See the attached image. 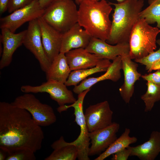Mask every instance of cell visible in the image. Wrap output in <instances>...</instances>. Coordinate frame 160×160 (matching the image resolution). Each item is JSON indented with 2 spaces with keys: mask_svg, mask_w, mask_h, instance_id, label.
<instances>
[{
  "mask_svg": "<svg viewBox=\"0 0 160 160\" xmlns=\"http://www.w3.org/2000/svg\"><path fill=\"white\" fill-rule=\"evenodd\" d=\"M44 138L41 127L27 111L0 102V148L8 154L22 149L35 153L41 148Z\"/></svg>",
  "mask_w": 160,
  "mask_h": 160,
  "instance_id": "obj_1",
  "label": "cell"
},
{
  "mask_svg": "<svg viewBox=\"0 0 160 160\" xmlns=\"http://www.w3.org/2000/svg\"><path fill=\"white\" fill-rule=\"evenodd\" d=\"M79 5V24L91 37L107 41L111 26V5L106 0H83Z\"/></svg>",
  "mask_w": 160,
  "mask_h": 160,
  "instance_id": "obj_2",
  "label": "cell"
},
{
  "mask_svg": "<svg viewBox=\"0 0 160 160\" xmlns=\"http://www.w3.org/2000/svg\"><path fill=\"white\" fill-rule=\"evenodd\" d=\"M115 7L109 36L106 42L115 45L129 42L131 32L139 18L144 0H127L121 3L109 2Z\"/></svg>",
  "mask_w": 160,
  "mask_h": 160,
  "instance_id": "obj_3",
  "label": "cell"
},
{
  "mask_svg": "<svg viewBox=\"0 0 160 160\" xmlns=\"http://www.w3.org/2000/svg\"><path fill=\"white\" fill-rule=\"evenodd\" d=\"M160 29L150 25L145 20L139 18L129 37V55L132 59L143 58L154 51L157 48L156 37Z\"/></svg>",
  "mask_w": 160,
  "mask_h": 160,
  "instance_id": "obj_4",
  "label": "cell"
},
{
  "mask_svg": "<svg viewBox=\"0 0 160 160\" xmlns=\"http://www.w3.org/2000/svg\"><path fill=\"white\" fill-rule=\"evenodd\" d=\"M41 18L63 33L78 22V9L73 0H57L44 9Z\"/></svg>",
  "mask_w": 160,
  "mask_h": 160,
  "instance_id": "obj_5",
  "label": "cell"
},
{
  "mask_svg": "<svg viewBox=\"0 0 160 160\" xmlns=\"http://www.w3.org/2000/svg\"><path fill=\"white\" fill-rule=\"evenodd\" d=\"M11 103L14 106L27 111L36 123L41 127L49 126L57 121L52 106L41 103L31 93H25L17 96Z\"/></svg>",
  "mask_w": 160,
  "mask_h": 160,
  "instance_id": "obj_6",
  "label": "cell"
},
{
  "mask_svg": "<svg viewBox=\"0 0 160 160\" xmlns=\"http://www.w3.org/2000/svg\"><path fill=\"white\" fill-rule=\"evenodd\" d=\"M90 89H87L78 94L77 99L74 103L69 105H65L59 106L57 109V111L61 113L70 107L74 108L75 121L80 127V132L77 138L70 143L77 147L78 151L77 159L79 160H90L88 152L90 139L83 112V104L86 95Z\"/></svg>",
  "mask_w": 160,
  "mask_h": 160,
  "instance_id": "obj_7",
  "label": "cell"
},
{
  "mask_svg": "<svg viewBox=\"0 0 160 160\" xmlns=\"http://www.w3.org/2000/svg\"><path fill=\"white\" fill-rule=\"evenodd\" d=\"M67 87L65 84L49 80L38 86L23 85L20 89L25 93H47L61 107L67 104H72L76 100L72 92Z\"/></svg>",
  "mask_w": 160,
  "mask_h": 160,
  "instance_id": "obj_8",
  "label": "cell"
},
{
  "mask_svg": "<svg viewBox=\"0 0 160 160\" xmlns=\"http://www.w3.org/2000/svg\"><path fill=\"white\" fill-rule=\"evenodd\" d=\"M44 10L41 7L39 0H33L25 7L1 18L0 28H6L15 33L25 23L41 17Z\"/></svg>",
  "mask_w": 160,
  "mask_h": 160,
  "instance_id": "obj_9",
  "label": "cell"
},
{
  "mask_svg": "<svg viewBox=\"0 0 160 160\" xmlns=\"http://www.w3.org/2000/svg\"><path fill=\"white\" fill-rule=\"evenodd\" d=\"M23 44L38 60L42 70L47 73L51 63L47 58L43 47L38 19L29 22Z\"/></svg>",
  "mask_w": 160,
  "mask_h": 160,
  "instance_id": "obj_10",
  "label": "cell"
},
{
  "mask_svg": "<svg viewBox=\"0 0 160 160\" xmlns=\"http://www.w3.org/2000/svg\"><path fill=\"white\" fill-rule=\"evenodd\" d=\"M113 112L106 100L89 105L86 108L84 113L89 132L110 125L113 123Z\"/></svg>",
  "mask_w": 160,
  "mask_h": 160,
  "instance_id": "obj_11",
  "label": "cell"
},
{
  "mask_svg": "<svg viewBox=\"0 0 160 160\" xmlns=\"http://www.w3.org/2000/svg\"><path fill=\"white\" fill-rule=\"evenodd\" d=\"M119 127V124L113 122L105 128L89 132L91 145L89 156L100 155L105 151L117 139L116 134Z\"/></svg>",
  "mask_w": 160,
  "mask_h": 160,
  "instance_id": "obj_12",
  "label": "cell"
},
{
  "mask_svg": "<svg viewBox=\"0 0 160 160\" xmlns=\"http://www.w3.org/2000/svg\"><path fill=\"white\" fill-rule=\"evenodd\" d=\"M89 52L95 54L102 59L113 60L118 56L129 53V43L110 44L106 41L91 37L90 42L85 48Z\"/></svg>",
  "mask_w": 160,
  "mask_h": 160,
  "instance_id": "obj_13",
  "label": "cell"
},
{
  "mask_svg": "<svg viewBox=\"0 0 160 160\" xmlns=\"http://www.w3.org/2000/svg\"><path fill=\"white\" fill-rule=\"evenodd\" d=\"M121 57L124 78L119 92L123 100L126 103H128L134 92L135 84L142 75L137 71L138 64L132 60L129 53L124 54Z\"/></svg>",
  "mask_w": 160,
  "mask_h": 160,
  "instance_id": "obj_14",
  "label": "cell"
},
{
  "mask_svg": "<svg viewBox=\"0 0 160 160\" xmlns=\"http://www.w3.org/2000/svg\"><path fill=\"white\" fill-rule=\"evenodd\" d=\"M38 20L43 47L47 58L51 63L60 52L62 33L49 24L41 17Z\"/></svg>",
  "mask_w": 160,
  "mask_h": 160,
  "instance_id": "obj_15",
  "label": "cell"
},
{
  "mask_svg": "<svg viewBox=\"0 0 160 160\" xmlns=\"http://www.w3.org/2000/svg\"><path fill=\"white\" fill-rule=\"evenodd\" d=\"M1 29L0 41L2 44L3 51L0 61V69H2L9 66L14 53L23 44L26 30L15 33L6 28Z\"/></svg>",
  "mask_w": 160,
  "mask_h": 160,
  "instance_id": "obj_16",
  "label": "cell"
},
{
  "mask_svg": "<svg viewBox=\"0 0 160 160\" xmlns=\"http://www.w3.org/2000/svg\"><path fill=\"white\" fill-rule=\"evenodd\" d=\"M91 37L78 23L62 33L60 52L66 53L73 49L85 48Z\"/></svg>",
  "mask_w": 160,
  "mask_h": 160,
  "instance_id": "obj_17",
  "label": "cell"
},
{
  "mask_svg": "<svg viewBox=\"0 0 160 160\" xmlns=\"http://www.w3.org/2000/svg\"><path fill=\"white\" fill-rule=\"evenodd\" d=\"M65 54L71 71L95 67L100 64L103 60L83 48L73 49Z\"/></svg>",
  "mask_w": 160,
  "mask_h": 160,
  "instance_id": "obj_18",
  "label": "cell"
},
{
  "mask_svg": "<svg viewBox=\"0 0 160 160\" xmlns=\"http://www.w3.org/2000/svg\"><path fill=\"white\" fill-rule=\"evenodd\" d=\"M122 69V62L121 56H118L114 59L105 73L96 77L86 78L79 84L75 86L73 92L78 95L91 88L97 83L106 80L116 82L121 78V70Z\"/></svg>",
  "mask_w": 160,
  "mask_h": 160,
  "instance_id": "obj_19",
  "label": "cell"
},
{
  "mask_svg": "<svg viewBox=\"0 0 160 160\" xmlns=\"http://www.w3.org/2000/svg\"><path fill=\"white\" fill-rule=\"evenodd\" d=\"M127 148L131 151L130 156H137L141 160H154L160 152V132L153 131L147 141Z\"/></svg>",
  "mask_w": 160,
  "mask_h": 160,
  "instance_id": "obj_20",
  "label": "cell"
},
{
  "mask_svg": "<svg viewBox=\"0 0 160 160\" xmlns=\"http://www.w3.org/2000/svg\"><path fill=\"white\" fill-rule=\"evenodd\" d=\"M71 71L65 53H60L51 63L46 73L47 80H52L65 84Z\"/></svg>",
  "mask_w": 160,
  "mask_h": 160,
  "instance_id": "obj_21",
  "label": "cell"
},
{
  "mask_svg": "<svg viewBox=\"0 0 160 160\" xmlns=\"http://www.w3.org/2000/svg\"><path fill=\"white\" fill-rule=\"evenodd\" d=\"M51 146L54 151L45 160H75L77 158V147L65 141L63 136L54 142Z\"/></svg>",
  "mask_w": 160,
  "mask_h": 160,
  "instance_id": "obj_22",
  "label": "cell"
},
{
  "mask_svg": "<svg viewBox=\"0 0 160 160\" xmlns=\"http://www.w3.org/2000/svg\"><path fill=\"white\" fill-rule=\"evenodd\" d=\"M111 63L109 60L103 59L100 64L95 67L72 71L65 84L67 86H76L90 75L98 72H106Z\"/></svg>",
  "mask_w": 160,
  "mask_h": 160,
  "instance_id": "obj_23",
  "label": "cell"
},
{
  "mask_svg": "<svg viewBox=\"0 0 160 160\" xmlns=\"http://www.w3.org/2000/svg\"><path fill=\"white\" fill-rule=\"evenodd\" d=\"M130 132L129 129L126 128L121 135L94 160H103L110 155L127 148L130 145L136 143L137 140V138L130 137Z\"/></svg>",
  "mask_w": 160,
  "mask_h": 160,
  "instance_id": "obj_24",
  "label": "cell"
},
{
  "mask_svg": "<svg viewBox=\"0 0 160 160\" xmlns=\"http://www.w3.org/2000/svg\"><path fill=\"white\" fill-rule=\"evenodd\" d=\"M148 2L149 5L140 12L139 18L144 19L149 24L156 23V27L160 29V0Z\"/></svg>",
  "mask_w": 160,
  "mask_h": 160,
  "instance_id": "obj_25",
  "label": "cell"
},
{
  "mask_svg": "<svg viewBox=\"0 0 160 160\" xmlns=\"http://www.w3.org/2000/svg\"><path fill=\"white\" fill-rule=\"evenodd\" d=\"M146 84L147 91L141 98L145 103L144 111L147 112L150 111L155 103L160 100V87L149 81Z\"/></svg>",
  "mask_w": 160,
  "mask_h": 160,
  "instance_id": "obj_26",
  "label": "cell"
},
{
  "mask_svg": "<svg viewBox=\"0 0 160 160\" xmlns=\"http://www.w3.org/2000/svg\"><path fill=\"white\" fill-rule=\"evenodd\" d=\"M156 43L159 46L158 50L143 58L135 60V62L145 65V69L149 73L160 68V39L157 40Z\"/></svg>",
  "mask_w": 160,
  "mask_h": 160,
  "instance_id": "obj_27",
  "label": "cell"
},
{
  "mask_svg": "<svg viewBox=\"0 0 160 160\" xmlns=\"http://www.w3.org/2000/svg\"><path fill=\"white\" fill-rule=\"evenodd\" d=\"M35 153L28 149L19 150L8 154L6 160H35Z\"/></svg>",
  "mask_w": 160,
  "mask_h": 160,
  "instance_id": "obj_28",
  "label": "cell"
},
{
  "mask_svg": "<svg viewBox=\"0 0 160 160\" xmlns=\"http://www.w3.org/2000/svg\"><path fill=\"white\" fill-rule=\"evenodd\" d=\"M33 0H9L7 10L9 13L22 8L30 4Z\"/></svg>",
  "mask_w": 160,
  "mask_h": 160,
  "instance_id": "obj_29",
  "label": "cell"
},
{
  "mask_svg": "<svg viewBox=\"0 0 160 160\" xmlns=\"http://www.w3.org/2000/svg\"><path fill=\"white\" fill-rule=\"evenodd\" d=\"M144 80L154 83L160 87V68L156 72L141 76Z\"/></svg>",
  "mask_w": 160,
  "mask_h": 160,
  "instance_id": "obj_30",
  "label": "cell"
},
{
  "mask_svg": "<svg viewBox=\"0 0 160 160\" xmlns=\"http://www.w3.org/2000/svg\"><path fill=\"white\" fill-rule=\"evenodd\" d=\"M131 151L127 148H124L112 155V160H127L130 156Z\"/></svg>",
  "mask_w": 160,
  "mask_h": 160,
  "instance_id": "obj_31",
  "label": "cell"
},
{
  "mask_svg": "<svg viewBox=\"0 0 160 160\" xmlns=\"http://www.w3.org/2000/svg\"><path fill=\"white\" fill-rule=\"evenodd\" d=\"M9 0H0V13L2 14L7 10Z\"/></svg>",
  "mask_w": 160,
  "mask_h": 160,
  "instance_id": "obj_32",
  "label": "cell"
},
{
  "mask_svg": "<svg viewBox=\"0 0 160 160\" xmlns=\"http://www.w3.org/2000/svg\"><path fill=\"white\" fill-rule=\"evenodd\" d=\"M57 0H39L41 7L45 9L52 2Z\"/></svg>",
  "mask_w": 160,
  "mask_h": 160,
  "instance_id": "obj_33",
  "label": "cell"
},
{
  "mask_svg": "<svg viewBox=\"0 0 160 160\" xmlns=\"http://www.w3.org/2000/svg\"><path fill=\"white\" fill-rule=\"evenodd\" d=\"M8 154V153L6 151L0 148V160H6Z\"/></svg>",
  "mask_w": 160,
  "mask_h": 160,
  "instance_id": "obj_34",
  "label": "cell"
},
{
  "mask_svg": "<svg viewBox=\"0 0 160 160\" xmlns=\"http://www.w3.org/2000/svg\"><path fill=\"white\" fill-rule=\"evenodd\" d=\"M83 0H74L75 3L78 5H79L80 3Z\"/></svg>",
  "mask_w": 160,
  "mask_h": 160,
  "instance_id": "obj_35",
  "label": "cell"
},
{
  "mask_svg": "<svg viewBox=\"0 0 160 160\" xmlns=\"http://www.w3.org/2000/svg\"><path fill=\"white\" fill-rule=\"evenodd\" d=\"M93 1H100L101 0H92ZM118 3H121L127 0H116Z\"/></svg>",
  "mask_w": 160,
  "mask_h": 160,
  "instance_id": "obj_36",
  "label": "cell"
},
{
  "mask_svg": "<svg viewBox=\"0 0 160 160\" xmlns=\"http://www.w3.org/2000/svg\"><path fill=\"white\" fill-rule=\"evenodd\" d=\"M152 0H148V1H151Z\"/></svg>",
  "mask_w": 160,
  "mask_h": 160,
  "instance_id": "obj_37",
  "label": "cell"
}]
</instances>
